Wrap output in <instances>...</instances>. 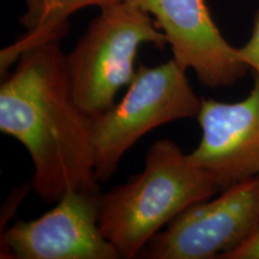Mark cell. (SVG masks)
I'll use <instances>...</instances> for the list:
<instances>
[{"label":"cell","mask_w":259,"mask_h":259,"mask_svg":"<svg viewBox=\"0 0 259 259\" xmlns=\"http://www.w3.org/2000/svg\"><path fill=\"white\" fill-rule=\"evenodd\" d=\"M241 60L259 76V10L254 16L252 35L244 46L238 48Z\"/></svg>","instance_id":"cell-10"},{"label":"cell","mask_w":259,"mask_h":259,"mask_svg":"<svg viewBox=\"0 0 259 259\" xmlns=\"http://www.w3.org/2000/svg\"><path fill=\"white\" fill-rule=\"evenodd\" d=\"M202 102L173 58L155 67L139 65L121 101L93 118L97 180L111 179L126 151L145 134L168 122L198 118Z\"/></svg>","instance_id":"cell-4"},{"label":"cell","mask_w":259,"mask_h":259,"mask_svg":"<svg viewBox=\"0 0 259 259\" xmlns=\"http://www.w3.org/2000/svg\"><path fill=\"white\" fill-rule=\"evenodd\" d=\"M220 192L211 174L171 139L149 148L144 169L100 197L99 225L121 258L139 257L163 226Z\"/></svg>","instance_id":"cell-2"},{"label":"cell","mask_w":259,"mask_h":259,"mask_svg":"<svg viewBox=\"0 0 259 259\" xmlns=\"http://www.w3.org/2000/svg\"><path fill=\"white\" fill-rule=\"evenodd\" d=\"M202 138L189 158L211 174L220 191L259 177V76L236 102L203 99Z\"/></svg>","instance_id":"cell-8"},{"label":"cell","mask_w":259,"mask_h":259,"mask_svg":"<svg viewBox=\"0 0 259 259\" xmlns=\"http://www.w3.org/2000/svg\"><path fill=\"white\" fill-rule=\"evenodd\" d=\"M92 127L93 118L73 99L60 41L24 51L0 85V131L28 150L31 187L44 202L71 190L100 193Z\"/></svg>","instance_id":"cell-1"},{"label":"cell","mask_w":259,"mask_h":259,"mask_svg":"<svg viewBox=\"0 0 259 259\" xmlns=\"http://www.w3.org/2000/svg\"><path fill=\"white\" fill-rule=\"evenodd\" d=\"M225 259H259V227L250 238Z\"/></svg>","instance_id":"cell-11"},{"label":"cell","mask_w":259,"mask_h":259,"mask_svg":"<svg viewBox=\"0 0 259 259\" xmlns=\"http://www.w3.org/2000/svg\"><path fill=\"white\" fill-rule=\"evenodd\" d=\"M259 227V177L180 212L139 255L151 259H225Z\"/></svg>","instance_id":"cell-5"},{"label":"cell","mask_w":259,"mask_h":259,"mask_svg":"<svg viewBox=\"0 0 259 259\" xmlns=\"http://www.w3.org/2000/svg\"><path fill=\"white\" fill-rule=\"evenodd\" d=\"M120 0H25L24 15L21 24L25 34L18 37L0 54L2 74L8 71L21 54L35 45L52 40L60 41L69 31V17L87 6H103L114 4Z\"/></svg>","instance_id":"cell-9"},{"label":"cell","mask_w":259,"mask_h":259,"mask_svg":"<svg viewBox=\"0 0 259 259\" xmlns=\"http://www.w3.org/2000/svg\"><path fill=\"white\" fill-rule=\"evenodd\" d=\"M154 16L167 36L173 59L183 70L192 69L209 88L231 87L250 67L241 60L212 21L205 0H127Z\"/></svg>","instance_id":"cell-7"},{"label":"cell","mask_w":259,"mask_h":259,"mask_svg":"<svg viewBox=\"0 0 259 259\" xmlns=\"http://www.w3.org/2000/svg\"><path fill=\"white\" fill-rule=\"evenodd\" d=\"M147 44L160 50L168 45L148 12L127 0L101 8L66 56L73 99L87 114L95 118L114 105L119 90L134 79L138 50Z\"/></svg>","instance_id":"cell-3"},{"label":"cell","mask_w":259,"mask_h":259,"mask_svg":"<svg viewBox=\"0 0 259 259\" xmlns=\"http://www.w3.org/2000/svg\"><path fill=\"white\" fill-rule=\"evenodd\" d=\"M101 193L67 191L50 211L31 221H17L2 242L19 259H119L99 225Z\"/></svg>","instance_id":"cell-6"}]
</instances>
